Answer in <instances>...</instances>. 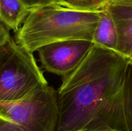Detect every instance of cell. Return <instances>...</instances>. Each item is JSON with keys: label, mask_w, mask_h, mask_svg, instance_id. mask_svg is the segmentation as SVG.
<instances>
[{"label": "cell", "mask_w": 132, "mask_h": 131, "mask_svg": "<svg viewBox=\"0 0 132 131\" xmlns=\"http://www.w3.org/2000/svg\"><path fill=\"white\" fill-rule=\"evenodd\" d=\"M56 5L72 10L99 12L108 6V0H57Z\"/></svg>", "instance_id": "9c48e42d"}, {"label": "cell", "mask_w": 132, "mask_h": 131, "mask_svg": "<svg viewBox=\"0 0 132 131\" xmlns=\"http://www.w3.org/2000/svg\"><path fill=\"white\" fill-rule=\"evenodd\" d=\"M10 28L4 24L0 21V46L9 40L11 37L10 34Z\"/></svg>", "instance_id": "7c38bea8"}, {"label": "cell", "mask_w": 132, "mask_h": 131, "mask_svg": "<svg viewBox=\"0 0 132 131\" xmlns=\"http://www.w3.org/2000/svg\"><path fill=\"white\" fill-rule=\"evenodd\" d=\"M46 86L33 53L12 37L0 46V101L20 100Z\"/></svg>", "instance_id": "277c9868"}, {"label": "cell", "mask_w": 132, "mask_h": 131, "mask_svg": "<svg viewBox=\"0 0 132 131\" xmlns=\"http://www.w3.org/2000/svg\"><path fill=\"white\" fill-rule=\"evenodd\" d=\"M98 19L99 12L78 11L55 4L34 8L15 32V41L32 53L59 41H92Z\"/></svg>", "instance_id": "7a4b0ae2"}, {"label": "cell", "mask_w": 132, "mask_h": 131, "mask_svg": "<svg viewBox=\"0 0 132 131\" xmlns=\"http://www.w3.org/2000/svg\"><path fill=\"white\" fill-rule=\"evenodd\" d=\"M130 59H131V60H132V53H131V57H130Z\"/></svg>", "instance_id": "5bb4252c"}, {"label": "cell", "mask_w": 132, "mask_h": 131, "mask_svg": "<svg viewBox=\"0 0 132 131\" xmlns=\"http://www.w3.org/2000/svg\"><path fill=\"white\" fill-rule=\"evenodd\" d=\"M92 42L94 44L116 52L117 30L112 17L107 8L99 12V19L93 36Z\"/></svg>", "instance_id": "52a82bcc"}, {"label": "cell", "mask_w": 132, "mask_h": 131, "mask_svg": "<svg viewBox=\"0 0 132 131\" xmlns=\"http://www.w3.org/2000/svg\"><path fill=\"white\" fill-rule=\"evenodd\" d=\"M108 5H122V6H131L132 0H108Z\"/></svg>", "instance_id": "4fadbf2b"}, {"label": "cell", "mask_w": 132, "mask_h": 131, "mask_svg": "<svg viewBox=\"0 0 132 131\" xmlns=\"http://www.w3.org/2000/svg\"><path fill=\"white\" fill-rule=\"evenodd\" d=\"M130 59L94 44L57 90L56 131H129L124 83Z\"/></svg>", "instance_id": "6da1fadb"}, {"label": "cell", "mask_w": 132, "mask_h": 131, "mask_svg": "<svg viewBox=\"0 0 132 131\" xmlns=\"http://www.w3.org/2000/svg\"><path fill=\"white\" fill-rule=\"evenodd\" d=\"M30 10L21 0H0V21L17 32Z\"/></svg>", "instance_id": "ba28073f"}, {"label": "cell", "mask_w": 132, "mask_h": 131, "mask_svg": "<svg viewBox=\"0 0 132 131\" xmlns=\"http://www.w3.org/2000/svg\"><path fill=\"white\" fill-rule=\"evenodd\" d=\"M117 34L116 52L130 59L132 53V6L108 5Z\"/></svg>", "instance_id": "8992f818"}, {"label": "cell", "mask_w": 132, "mask_h": 131, "mask_svg": "<svg viewBox=\"0 0 132 131\" xmlns=\"http://www.w3.org/2000/svg\"><path fill=\"white\" fill-rule=\"evenodd\" d=\"M94 45L91 41L68 40L46 44L37 51L45 70L64 77L79 66Z\"/></svg>", "instance_id": "5b68a950"}, {"label": "cell", "mask_w": 132, "mask_h": 131, "mask_svg": "<svg viewBox=\"0 0 132 131\" xmlns=\"http://www.w3.org/2000/svg\"><path fill=\"white\" fill-rule=\"evenodd\" d=\"M124 105L125 117L129 131H132V60L130 59L124 83Z\"/></svg>", "instance_id": "30bf717a"}, {"label": "cell", "mask_w": 132, "mask_h": 131, "mask_svg": "<svg viewBox=\"0 0 132 131\" xmlns=\"http://www.w3.org/2000/svg\"><path fill=\"white\" fill-rule=\"evenodd\" d=\"M24 5L28 10L48 6L51 5H56L57 0H21Z\"/></svg>", "instance_id": "8fae6325"}, {"label": "cell", "mask_w": 132, "mask_h": 131, "mask_svg": "<svg viewBox=\"0 0 132 131\" xmlns=\"http://www.w3.org/2000/svg\"><path fill=\"white\" fill-rule=\"evenodd\" d=\"M57 92L48 85L20 100L0 101V131H56Z\"/></svg>", "instance_id": "3957f363"}]
</instances>
